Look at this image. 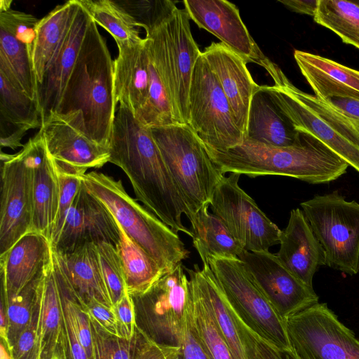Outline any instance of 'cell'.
<instances>
[{
  "label": "cell",
  "instance_id": "cell-29",
  "mask_svg": "<svg viewBox=\"0 0 359 359\" xmlns=\"http://www.w3.org/2000/svg\"><path fill=\"white\" fill-rule=\"evenodd\" d=\"M77 4V0H69L57 5L39 21L32 56L38 86L61 48Z\"/></svg>",
  "mask_w": 359,
  "mask_h": 359
},
{
  "label": "cell",
  "instance_id": "cell-38",
  "mask_svg": "<svg viewBox=\"0 0 359 359\" xmlns=\"http://www.w3.org/2000/svg\"><path fill=\"white\" fill-rule=\"evenodd\" d=\"M48 264L17 296L6 302L1 297L4 302L8 317V336L12 347V353L17 339L33 317L39 285Z\"/></svg>",
  "mask_w": 359,
  "mask_h": 359
},
{
  "label": "cell",
  "instance_id": "cell-4",
  "mask_svg": "<svg viewBox=\"0 0 359 359\" xmlns=\"http://www.w3.org/2000/svg\"><path fill=\"white\" fill-rule=\"evenodd\" d=\"M82 180L128 236L154 259L164 274L189 257V252L177 233L129 196L121 180L97 172L83 175Z\"/></svg>",
  "mask_w": 359,
  "mask_h": 359
},
{
  "label": "cell",
  "instance_id": "cell-39",
  "mask_svg": "<svg viewBox=\"0 0 359 359\" xmlns=\"http://www.w3.org/2000/svg\"><path fill=\"white\" fill-rule=\"evenodd\" d=\"M133 18L138 27L149 35L163 25L177 9L176 1L171 0L116 1Z\"/></svg>",
  "mask_w": 359,
  "mask_h": 359
},
{
  "label": "cell",
  "instance_id": "cell-1",
  "mask_svg": "<svg viewBox=\"0 0 359 359\" xmlns=\"http://www.w3.org/2000/svg\"><path fill=\"white\" fill-rule=\"evenodd\" d=\"M109 162L130 181L138 201L172 231L192 237L182 215L192 216L174 181L149 128L122 104L116 109L110 140Z\"/></svg>",
  "mask_w": 359,
  "mask_h": 359
},
{
  "label": "cell",
  "instance_id": "cell-26",
  "mask_svg": "<svg viewBox=\"0 0 359 359\" xmlns=\"http://www.w3.org/2000/svg\"><path fill=\"white\" fill-rule=\"evenodd\" d=\"M52 255L78 302L95 299L114 309L102 276L97 246L86 244L69 253Z\"/></svg>",
  "mask_w": 359,
  "mask_h": 359
},
{
  "label": "cell",
  "instance_id": "cell-27",
  "mask_svg": "<svg viewBox=\"0 0 359 359\" xmlns=\"http://www.w3.org/2000/svg\"><path fill=\"white\" fill-rule=\"evenodd\" d=\"M35 137L33 219L31 232L42 234L50 243L59 204V178L43 136L39 132Z\"/></svg>",
  "mask_w": 359,
  "mask_h": 359
},
{
  "label": "cell",
  "instance_id": "cell-52",
  "mask_svg": "<svg viewBox=\"0 0 359 359\" xmlns=\"http://www.w3.org/2000/svg\"><path fill=\"white\" fill-rule=\"evenodd\" d=\"M254 359H299L292 350L274 347L255 336Z\"/></svg>",
  "mask_w": 359,
  "mask_h": 359
},
{
  "label": "cell",
  "instance_id": "cell-42",
  "mask_svg": "<svg viewBox=\"0 0 359 359\" xmlns=\"http://www.w3.org/2000/svg\"><path fill=\"white\" fill-rule=\"evenodd\" d=\"M89 320L92 332L91 359L133 358L136 334L133 340L119 338L105 332L93 320Z\"/></svg>",
  "mask_w": 359,
  "mask_h": 359
},
{
  "label": "cell",
  "instance_id": "cell-54",
  "mask_svg": "<svg viewBox=\"0 0 359 359\" xmlns=\"http://www.w3.org/2000/svg\"><path fill=\"white\" fill-rule=\"evenodd\" d=\"M48 359H71L64 326L57 344L52 351Z\"/></svg>",
  "mask_w": 359,
  "mask_h": 359
},
{
  "label": "cell",
  "instance_id": "cell-37",
  "mask_svg": "<svg viewBox=\"0 0 359 359\" xmlns=\"http://www.w3.org/2000/svg\"><path fill=\"white\" fill-rule=\"evenodd\" d=\"M0 118L16 126L29 130L41 128L39 103L15 88L0 73Z\"/></svg>",
  "mask_w": 359,
  "mask_h": 359
},
{
  "label": "cell",
  "instance_id": "cell-33",
  "mask_svg": "<svg viewBox=\"0 0 359 359\" xmlns=\"http://www.w3.org/2000/svg\"><path fill=\"white\" fill-rule=\"evenodd\" d=\"M0 73L18 89L38 102V83L27 47L0 27Z\"/></svg>",
  "mask_w": 359,
  "mask_h": 359
},
{
  "label": "cell",
  "instance_id": "cell-31",
  "mask_svg": "<svg viewBox=\"0 0 359 359\" xmlns=\"http://www.w3.org/2000/svg\"><path fill=\"white\" fill-rule=\"evenodd\" d=\"M201 208L191 222L193 245L203 265H208L212 257L236 259L244 250L241 244L217 215Z\"/></svg>",
  "mask_w": 359,
  "mask_h": 359
},
{
  "label": "cell",
  "instance_id": "cell-24",
  "mask_svg": "<svg viewBox=\"0 0 359 359\" xmlns=\"http://www.w3.org/2000/svg\"><path fill=\"white\" fill-rule=\"evenodd\" d=\"M276 254L281 262L299 279L313 287V278L325 265L324 250L302 210H292L286 228L279 238Z\"/></svg>",
  "mask_w": 359,
  "mask_h": 359
},
{
  "label": "cell",
  "instance_id": "cell-7",
  "mask_svg": "<svg viewBox=\"0 0 359 359\" xmlns=\"http://www.w3.org/2000/svg\"><path fill=\"white\" fill-rule=\"evenodd\" d=\"M208 265L229 304L251 332L274 347L292 350L285 320L245 264L239 258L212 257Z\"/></svg>",
  "mask_w": 359,
  "mask_h": 359
},
{
  "label": "cell",
  "instance_id": "cell-8",
  "mask_svg": "<svg viewBox=\"0 0 359 359\" xmlns=\"http://www.w3.org/2000/svg\"><path fill=\"white\" fill-rule=\"evenodd\" d=\"M301 207L325 253V265L353 276L359 271V203L337 191L317 195Z\"/></svg>",
  "mask_w": 359,
  "mask_h": 359
},
{
  "label": "cell",
  "instance_id": "cell-53",
  "mask_svg": "<svg viewBox=\"0 0 359 359\" xmlns=\"http://www.w3.org/2000/svg\"><path fill=\"white\" fill-rule=\"evenodd\" d=\"M293 12L313 17L316 14L318 0H278Z\"/></svg>",
  "mask_w": 359,
  "mask_h": 359
},
{
  "label": "cell",
  "instance_id": "cell-2",
  "mask_svg": "<svg viewBox=\"0 0 359 359\" xmlns=\"http://www.w3.org/2000/svg\"><path fill=\"white\" fill-rule=\"evenodd\" d=\"M300 141L290 147H276L245 138L226 150L205 148L222 173H238L250 177L281 175L311 184L337 180L348 164L321 141L301 133Z\"/></svg>",
  "mask_w": 359,
  "mask_h": 359
},
{
  "label": "cell",
  "instance_id": "cell-9",
  "mask_svg": "<svg viewBox=\"0 0 359 359\" xmlns=\"http://www.w3.org/2000/svg\"><path fill=\"white\" fill-rule=\"evenodd\" d=\"M188 102V126L206 148L226 150L243 142L245 135L202 53L193 70Z\"/></svg>",
  "mask_w": 359,
  "mask_h": 359
},
{
  "label": "cell",
  "instance_id": "cell-18",
  "mask_svg": "<svg viewBox=\"0 0 359 359\" xmlns=\"http://www.w3.org/2000/svg\"><path fill=\"white\" fill-rule=\"evenodd\" d=\"M164 24L145 36L149 56V96L137 120L147 128L182 124L175 107Z\"/></svg>",
  "mask_w": 359,
  "mask_h": 359
},
{
  "label": "cell",
  "instance_id": "cell-10",
  "mask_svg": "<svg viewBox=\"0 0 359 359\" xmlns=\"http://www.w3.org/2000/svg\"><path fill=\"white\" fill-rule=\"evenodd\" d=\"M190 297L189 279L180 263L163 274L147 292L132 297L137 327L157 344L180 347L184 317Z\"/></svg>",
  "mask_w": 359,
  "mask_h": 359
},
{
  "label": "cell",
  "instance_id": "cell-21",
  "mask_svg": "<svg viewBox=\"0 0 359 359\" xmlns=\"http://www.w3.org/2000/svg\"><path fill=\"white\" fill-rule=\"evenodd\" d=\"M77 2L71 26L61 48L45 73L42 83L38 86L37 99L41 124L57 109L88 29L90 17L78 0Z\"/></svg>",
  "mask_w": 359,
  "mask_h": 359
},
{
  "label": "cell",
  "instance_id": "cell-49",
  "mask_svg": "<svg viewBox=\"0 0 359 359\" xmlns=\"http://www.w3.org/2000/svg\"><path fill=\"white\" fill-rule=\"evenodd\" d=\"M114 309L123 337L133 340L137 332L136 316L134 302L128 291L114 305Z\"/></svg>",
  "mask_w": 359,
  "mask_h": 359
},
{
  "label": "cell",
  "instance_id": "cell-57",
  "mask_svg": "<svg viewBox=\"0 0 359 359\" xmlns=\"http://www.w3.org/2000/svg\"><path fill=\"white\" fill-rule=\"evenodd\" d=\"M11 4H12V1L1 0L0 12L10 9Z\"/></svg>",
  "mask_w": 359,
  "mask_h": 359
},
{
  "label": "cell",
  "instance_id": "cell-45",
  "mask_svg": "<svg viewBox=\"0 0 359 359\" xmlns=\"http://www.w3.org/2000/svg\"><path fill=\"white\" fill-rule=\"evenodd\" d=\"M180 348L184 359H210L201 341L196 327L192 311L191 291L184 317Z\"/></svg>",
  "mask_w": 359,
  "mask_h": 359
},
{
  "label": "cell",
  "instance_id": "cell-17",
  "mask_svg": "<svg viewBox=\"0 0 359 359\" xmlns=\"http://www.w3.org/2000/svg\"><path fill=\"white\" fill-rule=\"evenodd\" d=\"M121 229L109 209L85 187L83 180L57 242L58 253H69L86 245L107 243L116 247Z\"/></svg>",
  "mask_w": 359,
  "mask_h": 359
},
{
  "label": "cell",
  "instance_id": "cell-43",
  "mask_svg": "<svg viewBox=\"0 0 359 359\" xmlns=\"http://www.w3.org/2000/svg\"><path fill=\"white\" fill-rule=\"evenodd\" d=\"M39 20L29 13L12 8L0 12V27L25 45L32 56Z\"/></svg>",
  "mask_w": 359,
  "mask_h": 359
},
{
  "label": "cell",
  "instance_id": "cell-11",
  "mask_svg": "<svg viewBox=\"0 0 359 359\" xmlns=\"http://www.w3.org/2000/svg\"><path fill=\"white\" fill-rule=\"evenodd\" d=\"M292 351L299 359H359V339L325 303L285 319Z\"/></svg>",
  "mask_w": 359,
  "mask_h": 359
},
{
  "label": "cell",
  "instance_id": "cell-58",
  "mask_svg": "<svg viewBox=\"0 0 359 359\" xmlns=\"http://www.w3.org/2000/svg\"><path fill=\"white\" fill-rule=\"evenodd\" d=\"M172 359H184L180 347L176 351Z\"/></svg>",
  "mask_w": 359,
  "mask_h": 359
},
{
  "label": "cell",
  "instance_id": "cell-36",
  "mask_svg": "<svg viewBox=\"0 0 359 359\" xmlns=\"http://www.w3.org/2000/svg\"><path fill=\"white\" fill-rule=\"evenodd\" d=\"M192 311L201 341L210 359H233L210 307L195 281L189 278Z\"/></svg>",
  "mask_w": 359,
  "mask_h": 359
},
{
  "label": "cell",
  "instance_id": "cell-41",
  "mask_svg": "<svg viewBox=\"0 0 359 359\" xmlns=\"http://www.w3.org/2000/svg\"><path fill=\"white\" fill-rule=\"evenodd\" d=\"M96 246L104 281L114 307L127 291L121 259L113 245L101 243Z\"/></svg>",
  "mask_w": 359,
  "mask_h": 359
},
{
  "label": "cell",
  "instance_id": "cell-56",
  "mask_svg": "<svg viewBox=\"0 0 359 359\" xmlns=\"http://www.w3.org/2000/svg\"><path fill=\"white\" fill-rule=\"evenodd\" d=\"M0 359H13L6 344L3 341L0 345Z\"/></svg>",
  "mask_w": 359,
  "mask_h": 359
},
{
  "label": "cell",
  "instance_id": "cell-34",
  "mask_svg": "<svg viewBox=\"0 0 359 359\" xmlns=\"http://www.w3.org/2000/svg\"><path fill=\"white\" fill-rule=\"evenodd\" d=\"M97 25L105 29L118 48L142 42L139 27L133 18L116 1L78 0Z\"/></svg>",
  "mask_w": 359,
  "mask_h": 359
},
{
  "label": "cell",
  "instance_id": "cell-30",
  "mask_svg": "<svg viewBox=\"0 0 359 359\" xmlns=\"http://www.w3.org/2000/svg\"><path fill=\"white\" fill-rule=\"evenodd\" d=\"M63 328V309L54 275L52 256L39 283L36 299L39 359H48L57 344Z\"/></svg>",
  "mask_w": 359,
  "mask_h": 359
},
{
  "label": "cell",
  "instance_id": "cell-19",
  "mask_svg": "<svg viewBox=\"0 0 359 359\" xmlns=\"http://www.w3.org/2000/svg\"><path fill=\"white\" fill-rule=\"evenodd\" d=\"M202 53L217 78L236 123L245 137L251 100L259 85L253 80L245 61L222 43L212 42Z\"/></svg>",
  "mask_w": 359,
  "mask_h": 359
},
{
  "label": "cell",
  "instance_id": "cell-48",
  "mask_svg": "<svg viewBox=\"0 0 359 359\" xmlns=\"http://www.w3.org/2000/svg\"><path fill=\"white\" fill-rule=\"evenodd\" d=\"M12 355L13 359H39L36 335V303L29 324L20 334L13 346Z\"/></svg>",
  "mask_w": 359,
  "mask_h": 359
},
{
  "label": "cell",
  "instance_id": "cell-22",
  "mask_svg": "<svg viewBox=\"0 0 359 359\" xmlns=\"http://www.w3.org/2000/svg\"><path fill=\"white\" fill-rule=\"evenodd\" d=\"M50 241L42 234L29 232L0 255L1 297L5 302L17 296L48 264Z\"/></svg>",
  "mask_w": 359,
  "mask_h": 359
},
{
  "label": "cell",
  "instance_id": "cell-44",
  "mask_svg": "<svg viewBox=\"0 0 359 359\" xmlns=\"http://www.w3.org/2000/svg\"><path fill=\"white\" fill-rule=\"evenodd\" d=\"M57 172L60 184V197L57 212L52 231L51 246L59 238L67 215L82 182V176L60 172L57 170Z\"/></svg>",
  "mask_w": 359,
  "mask_h": 359
},
{
  "label": "cell",
  "instance_id": "cell-46",
  "mask_svg": "<svg viewBox=\"0 0 359 359\" xmlns=\"http://www.w3.org/2000/svg\"><path fill=\"white\" fill-rule=\"evenodd\" d=\"M78 303L88 317L103 331L111 335L124 339L114 309L107 306L95 299Z\"/></svg>",
  "mask_w": 359,
  "mask_h": 359
},
{
  "label": "cell",
  "instance_id": "cell-47",
  "mask_svg": "<svg viewBox=\"0 0 359 359\" xmlns=\"http://www.w3.org/2000/svg\"><path fill=\"white\" fill-rule=\"evenodd\" d=\"M179 348L157 344L137 327L136 345L132 359H172Z\"/></svg>",
  "mask_w": 359,
  "mask_h": 359
},
{
  "label": "cell",
  "instance_id": "cell-15",
  "mask_svg": "<svg viewBox=\"0 0 359 359\" xmlns=\"http://www.w3.org/2000/svg\"><path fill=\"white\" fill-rule=\"evenodd\" d=\"M238 258L278 315L285 320L318 302V296L269 250H243Z\"/></svg>",
  "mask_w": 359,
  "mask_h": 359
},
{
  "label": "cell",
  "instance_id": "cell-23",
  "mask_svg": "<svg viewBox=\"0 0 359 359\" xmlns=\"http://www.w3.org/2000/svg\"><path fill=\"white\" fill-rule=\"evenodd\" d=\"M184 269L204 294L233 359H254L255 336L229 304L209 265L201 269L195 264L193 269Z\"/></svg>",
  "mask_w": 359,
  "mask_h": 359
},
{
  "label": "cell",
  "instance_id": "cell-12",
  "mask_svg": "<svg viewBox=\"0 0 359 359\" xmlns=\"http://www.w3.org/2000/svg\"><path fill=\"white\" fill-rule=\"evenodd\" d=\"M36 137L13 155L1 152L0 255L32 231Z\"/></svg>",
  "mask_w": 359,
  "mask_h": 359
},
{
  "label": "cell",
  "instance_id": "cell-32",
  "mask_svg": "<svg viewBox=\"0 0 359 359\" xmlns=\"http://www.w3.org/2000/svg\"><path fill=\"white\" fill-rule=\"evenodd\" d=\"M116 248L121 259L126 290L130 296L145 293L164 274L154 259L134 243L122 229L121 240Z\"/></svg>",
  "mask_w": 359,
  "mask_h": 359
},
{
  "label": "cell",
  "instance_id": "cell-25",
  "mask_svg": "<svg viewBox=\"0 0 359 359\" xmlns=\"http://www.w3.org/2000/svg\"><path fill=\"white\" fill-rule=\"evenodd\" d=\"M149 56L147 40L118 48L114 60V88L116 104L141 116L149 96Z\"/></svg>",
  "mask_w": 359,
  "mask_h": 359
},
{
  "label": "cell",
  "instance_id": "cell-50",
  "mask_svg": "<svg viewBox=\"0 0 359 359\" xmlns=\"http://www.w3.org/2000/svg\"><path fill=\"white\" fill-rule=\"evenodd\" d=\"M61 300L63 309V326L67 336L70 358L89 359L84 347L78 337L70 311L62 299Z\"/></svg>",
  "mask_w": 359,
  "mask_h": 359
},
{
  "label": "cell",
  "instance_id": "cell-16",
  "mask_svg": "<svg viewBox=\"0 0 359 359\" xmlns=\"http://www.w3.org/2000/svg\"><path fill=\"white\" fill-rule=\"evenodd\" d=\"M189 19L242 57L268 72L274 63L262 52L243 22L236 6L226 0H184Z\"/></svg>",
  "mask_w": 359,
  "mask_h": 359
},
{
  "label": "cell",
  "instance_id": "cell-51",
  "mask_svg": "<svg viewBox=\"0 0 359 359\" xmlns=\"http://www.w3.org/2000/svg\"><path fill=\"white\" fill-rule=\"evenodd\" d=\"M0 144L1 147H9L13 149L24 147L20 141L27 131L25 128L16 126L0 118Z\"/></svg>",
  "mask_w": 359,
  "mask_h": 359
},
{
  "label": "cell",
  "instance_id": "cell-40",
  "mask_svg": "<svg viewBox=\"0 0 359 359\" xmlns=\"http://www.w3.org/2000/svg\"><path fill=\"white\" fill-rule=\"evenodd\" d=\"M294 57L297 65L306 66L338 83L359 92V71L327 57L303 50H295Z\"/></svg>",
  "mask_w": 359,
  "mask_h": 359
},
{
  "label": "cell",
  "instance_id": "cell-35",
  "mask_svg": "<svg viewBox=\"0 0 359 359\" xmlns=\"http://www.w3.org/2000/svg\"><path fill=\"white\" fill-rule=\"evenodd\" d=\"M313 20L359 49V1L318 0Z\"/></svg>",
  "mask_w": 359,
  "mask_h": 359
},
{
  "label": "cell",
  "instance_id": "cell-6",
  "mask_svg": "<svg viewBox=\"0 0 359 359\" xmlns=\"http://www.w3.org/2000/svg\"><path fill=\"white\" fill-rule=\"evenodd\" d=\"M149 128L192 216L191 223L201 208L210 206L224 174L187 124Z\"/></svg>",
  "mask_w": 359,
  "mask_h": 359
},
{
  "label": "cell",
  "instance_id": "cell-13",
  "mask_svg": "<svg viewBox=\"0 0 359 359\" xmlns=\"http://www.w3.org/2000/svg\"><path fill=\"white\" fill-rule=\"evenodd\" d=\"M240 175L231 173L219 182L210 203L212 212L220 218L244 250H269L279 243L281 230L241 188Z\"/></svg>",
  "mask_w": 359,
  "mask_h": 359
},
{
  "label": "cell",
  "instance_id": "cell-55",
  "mask_svg": "<svg viewBox=\"0 0 359 359\" xmlns=\"http://www.w3.org/2000/svg\"><path fill=\"white\" fill-rule=\"evenodd\" d=\"M0 336L12 356V347L10 344L8 336V317L4 302L2 299H1L0 304Z\"/></svg>",
  "mask_w": 359,
  "mask_h": 359
},
{
  "label": "cell",
  "instance_id": "cell-14",
  "mask_svg": "<svg viewBox=\"0 0 359 359\" xmlns=\"http://www.w3.org/2000/svg\"><path fill=\"white\" fill-rule=\"evenodd\" d=\"M39 132L58 171L83 176L109 162V147L88 137L81 111L50 114Z\"/></svg>",
  "mask_w": 359,
  "mask_h": 359
},
{
  "label": "cell",
  "instance_id": "cell-20",
  "mask_svg": "<svg viewBox=\"0 0 359 359\" xmlns=\"http://www.w3.org/2000/svg\"><path fill=\"white\" fill-rule=\"evenodd\" d=\"M189 20L184 8H177L164 24L174 83L176 111L181 123L187 125L188 99L192 73L202 53L191 34Z\"/></svg>",
  "mask_w": 359,
  "mask_h": 359
},
{
  "label": "cell",
  "instance_id": "cell-28",
  "mask_svg": "<svg viewBox=\"0 0 359 359\" xmlns=\"http://www.w3.org/2000/svg\"><path fill=\"white\" fill-rule=\"evenodd\" d=\"M301 136L280 112L266 86H259L251 100L245 138L271 146L290 147L297 144Z\"/></svg>",
  "mask_w": 359,
  "mask_h": 359
},
{
  "label": "cell",
  "instance_id": "cell-5",
  "mask_svg": "<svg viewBox=\"0 0 359 359\" xmlns=\"http://www.w3.org/2000/svg\"><path fill=\"white\" fill-rule=\"evenodd\" d=\"M266 86L280 112L293 128L311 135L359 172V132L344 116L315 95L294 86L276 65Z\"/></svg>",
  "mask_w": 359,
  "mask_h": 359
},
{
  "label": "cell",
  "instance_id": "cell-3",
  "mask_svg": "<svg viewBox=\"0 0 359 359\" xmlns=\"http://www.w3.org/2000/svg\"><path fill=\"white\" fill-rule=\"evenodd\" d=\"M116 104L114 60L105 39L90 18L76 64L55 113L81 111L88 137L109 147Z\"/></svg>",
  "mask_w": 359,
  "mask_h": 359
}]
</instances>
